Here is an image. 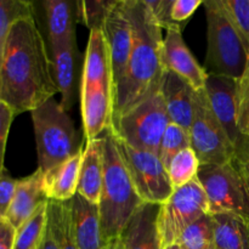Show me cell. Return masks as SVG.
<instances>
[{"label": "cell", "mask_w": 249, "mask_h": 249, "mask_svg": "<svg viewBox=\"0 0 249 249\" xmlns=\"http://www.w3.org/2000/svg\"><path fill=\"white\" fill-rule=\"evenodd\" d=\"M0 78V100L15 116L32 112L58 94L48 44L36 17L19 19L10 29Z\"/></svg>", "instance_id": "6da1fadb"}, {"label": "cell", "mask_w": 249, "mask_h": 249, "mask_svg": "<svg viewBox=\"0 0 249 249\" xmlns=\"http://www.w3.org/2000/svg\"><path fill=\"white\" fill-rule=\"evenodd\" d=\"M133 27V48L125 73L114 88L113 117L142 100L162 83L163 34L143 0H124Z\"/></svg>", "instance_id": "7a4b0ae2"}, {"label": "cell", "mask_w": 249, "mask_h": 249, "mask_svg": "<svg viewBox=\"0 0 249 249\" xmlns=\"http://www.w3.org/2000/svg\"><path fill=\"white\" fill-rule=\"evenodd\" d=\"M104 140V181L99 202L100 221L107 242L121 237L134 214L143 204L112 131L106 130Z\"/></svg>", "instance_id": "3957f363"}, {"label": "cell", "mask_w": 249, "mask_h": 249, "mask_svg": "<svg viewBox=\"0 0 249 249\" xmlns=\"http://www.w3.org/2000/svg\"><path fill=\"white\" fill-rule=\"evenodd\" d=\"M36 135L38 169L43 174L75 155L83 145L67 112L51 97L31 112Z\"/></svg>", "instance_id": "277c9868"}, {"label": "cell", "mask_w": 249, "mask_h": 249, "mask_svg": "<svg viewBox=\"0 0 249 249\" xmlns=\"http://www.w3.org/2000/svg\"><path fill=\"white\" fill-rule=\"evenodd\" d=\"M203 5L207 17L204 70L208 74L240 79L249 58L247 48L229 18L221 0H204Z\"/></svg>", "instance_id": "5b68a950"}, {"label": "cell", "mask_w": 249, "mask_h": 249, "mask_svg": "<svg viewBox=\"0 0 249 249\" xmlns=\"http://www.w3.org/2000/svg\"><path fill=\"white\" fill-rule=\"evenodd\" d=\"M160 85L162 83L142 100L113 117V123L109 128L119 140L139 150L157 155H160V141L170 122Z\"/></svg>", "instance_id": "8992f818"}, {"label": "cell", "mask_w": 249, "mask_h": 249, "mask_svg": "<svg viewBox=\"0 0 249 249\" xmlns=\"http://www.w3.org/2000/svg\"><path fill=\"white\" fill-rule=\"evenodd\" d=\"M191 147L201 165H221L235 160V148L212 109L206 90H197L190 128Z\"/></svg>", "instance_id": "52a82bcc"}, {"label": "cell", "mask_w": 249, "mask_h": 249, "mask_svg": "<svg viewBox=\"0 0 249 249\" xmlns=\"http://www.w3.org/2000/svg\"><path fill=\"white\" fill-rule=\"evenodd\" d=\"M209 202V214L233 213L249 218V187L233 162L201 165L197 174Z\"/></svg>", "instance_id": "ba28073f"}, {"label": "cell", "mask_w": 249, "mask_h": 249, "mask_svg": "<svg viewBox=\"0 0 249 249\" xmlns=\"http://www.w3.org/2000/svg\"><path fill=\"white\" fill-rule=\"evenodd\" d=\"M209 214V202L198 179L175 189L160 207L158 230L163 247L177 245L182 231Z\"/></svg>", "instance_id": "9c48e42d"}, {"label": "cell", "mask_w": 249, "mask_h": 249, "mask_svg": "<svg viewBox=\"0 0 249 249\" xmlns=\"http://www.w3.org/2000/svg\"><path fill=\"white\" fill-rule=\"evenodd\" d=\"M114 139L143 203L157 206L164 203L172 196L174 189L160 155L133 147L116 136Z\"/></svg>", "instance_id": "30bf717a"}, {"label": "cell", "mask_w": 249, "mask_h": 249, "mask_svg": "<svg viewBox=\"0 0 249 249\" xmlns=\"http://www.w3.org/2000/svg\"><path fill=\"white\" fill-rule=\"evenodd\" d=\"M204 90L214 114L232 142L235 160H237L247 151L249 136H246L238 126L236 80L223 75L208 74Z\"/></svg>", "instance_id": "8fae6325"}, {"label": "cell", "mask_w": 249, "mask_h": 249, "mask_svg": "<svg viewBox=\"0 0 249 249\" xmlns=\"http://www.w3.org/2000/svg\"><path fill=\"white\" fill-rule=\"evenodd\" d=\"M53 67V77L61 95L60 105L66 112L75 102L77 92H80L82 83V55L78 49L77 38L57 45H48Z\"/></svg>", "instance_id": "7c38bea8"}, {"label": "cell", "mask_w": 249, "mask_h": 249, "mask_svg": "<svg viewBox=\"0 0 249 249\" xmlns=\"http://www.w3.org/2000/svg\"><path fill=\"white\" fill-rule=\"evenodd\" d=\"M105 36L112 60L114 88L123 78L133 48V27L124 0H116L104 23Z\"/></svg>", "instance_id": "4fadbf2b"}, {"label": "cell", "mask_w": 249, "mask_h": 249, "mask_svg": "<svg viewBox=\"0 0 249 249\" xmlns=\"http://www.w3.org/2000/svg\"><path fill=\"white\" fill-rule=\"evenodd\" d=\"M162 61L165 71L184 78L196 91L204 89L208 73L199 65L185 43L181 26H172L165 29Z\"/></svg>", "instance_id": "5bb4252c"}, {"label": "cell", "mask_w": 249, "mask_h": 249, "mask_svg": "<svg viewBox=\"0 0 249 249\" xmlns=\"http://www.w3.org/2000/svg\"><path fill=\"white\" fill-rule=\"evenodd\" d=\"M83 130L87 142L99 139L113 123L114 91L107 87H97L79 92Z\"/></svg>", "instance_id": "9a60e30c"}, {"label": "cell", "mask_w": 249, "mask_h": 249, "mask_svg": "<svg viewBox=\"0 0 249 249\" xmlns=\"http://www.w3.org/2000/svg\"><path fill=\"white\" fill-rule=\"evenodd\" d=\"M97 87L111 88L114 91L111 53L104 31L99 28L90 31L83 60L80 91Z\"/></svg>", "instance_id": "2e32d148"}, {"label": "cell", "mask_w": 249, "mask_h": 249, "mask_svg": "<svg viewBox=\"0 0 249 249\" xmlns=\"http://www.w3.org/2000/svg\"><path fill=\"white\" fill-rule=\"evenodd\" d=\"M72 235L78 249H108L100 221L99 206L90 203L79 195L70 201Z\"/></svg>", "instance_id": "e0dca14e"}, {"label": "cell", "mask_w": 249, "mask_h": 249, "mask_svg": "<svg viewBox=\"0 0 249 249\" xmlns=\"http://www.w3.org/2000/svg\"><path fill=\"white\" fill-rule=\"evenodd\" d=\"M40 6L48 45H57L77 38L75 23L80 21L79 1L45 0Z\"/></svg>", "instance_id": "ac0fdd59"}, {"label": "cell", "mask_w": 249, "mask_h": 249, "mask_svg": "<svg viewBox=\"0 0 249 249\" xmlns=\"http://www.w3.org/2000/svg\"><path fill=\"white\" fill-rule=\"evenodd\" d=\"M169 121L190 133L195 112L196 90L184 78L170 71H164L160 85Z\"/></svg>", "instance_id": "d6986e66"}, {"label": "cell", "mask_w": 249, "mask_h": 249, "mask_svg": "<svg viewBox=\"0 0 249 249\" xmlns=\"http://www.w3.org/2000/svg\"><path fill=\"white\" fill-rule=\"evenodd\" d=\"M157 204L143 203L121 235L124 249H163L158 230Z\"/></svg>", "instance_id": "ffe728a7"}, {"label": "cell", "mask_w": 249, "mask_h": 249, "mask_svg": "<svg viewBox=\"0 0 249 249\" xmlns=\"http://www.w3.org/2000/svg\"><path fill=\"white\" fill-rule=\"evenodd\" d=\"M48 201L44 191V174L36 169L28 177L18 179L6 219L17 230Z\"/></svg>", "instance_id": "44dd1931"}, {"label": "cell", "mask_w": 249, "mask_h": 249, "mask_svg": "<svg viewBox=\"0 0 249 249\" xmlns=\"http://www.w3.org/2000/svg\"><path fill=\"white\" fill-rule=\"evenodd\" d=\"M104 181V140L102 136L89 141L83 151L79 184L77 194L89 201L99 204Z\"/></svg>", "instance_id": "7402d4cb"}, {"label": "cell", "mask_w": 249, "mask_h": 249, "mask_svg": "<svg viewBox=\"0 0 249 249\" xmlns=\"http://www.w3.org/2000/svg\"><path fill=\"white\" fill-rule=\"evenodd\" d=\"M84 146L70 160L44 174V191L49 201L68 202L77 195Z\"/></svg>", "instance_id": "603a6c76"}, {"label": "cell", "mask_w": 249, "mask_h": 249, "mask_svg": "<svg viewBox=\"0 0 249 249\" xmlns=\"http://www.w3.org/2000/svg\"><path fill=\"white\" fill-rule=\"evenodd\" d=\"M214 248L249 249V218L233 213L211 214Z\"/></svg>", "instance_id": "cb8c5ba5"}, {"label": "cell", "mask_w": 249, "mask_h": 249, "mask_svg": "<svg viewBox=\"0 0 249 249\" xmlns=\"http://www.w3.org/2000/svg\"><path fill=\"white\" fill-rule=\"evenodd\" d=\"M49 202V201H48ZM48 202L16 230L14 249H39L48 226Z\"/></svg>", "instance_id": "d4e9b609"}, {"label": "cell", "mask_w": 249, "mask_h": 249, "mask_svg": "<svg viewBox=\"0 0 249 249\" xmlns=\"http://www.w3.org/2000/svg\"><path fill=\"white\" fill-rule=\"evenodd\" d=\"M36 16L34 2L27 0H0V58L11 27L17 21Z\"/></svg>", "instance_id": "484cf974"}, {"label": "cell", "mask_w": 249, "mask_h": 249, "mask_svg": "<svg viewBox=\"0 0 249 249\" xmlns=\"http://www.w3.org/2000/svg\"><path fill=\"white\" fill-rule=\"evenodd\" d=\"M199 167L201 164H199L198 158L192 147H187L180 151L177 156L173 157L169 165L167 167L173 189H179L196 179Z\"/></svg>", "instance_id": "4316f807"}, {"label": "cell", "mask_w": 249, "mask_h": 249, "mask_svg": "<svg viewBox=\"0 0 249 249\" xmlns=\"http://www.w3.org/2000/svg\"><path fill=\"white\" fill-rule=\"evenodd\" d=\"M48 220L55 231L61 249H78L72 235L71 208L68 202H48Z\"/></svg>", "instance_id": "83f0119b"}, {"label": "cell", "mask_w": 249, "mask_h": 249, "mask_svg": "<svg viewBox=\"0 0 249 249\" xmlns=\"http://www.w3.org/2000/svg\"><path fill=\"white\" fill-rule=\"evenodd\" d=\"M177 245L181 249H213L214 230L211 214L202 216L187 226L180 235Z\"/></svg>", "instance_id": "f1b7e54d"}, {"label": "cell", "mask_w": 249, "mask_h": 249, "mask_svg": "<svg viewBox=\"0 0 249 249\" xmlns=\"http://www.w3.org/2000/svg\"><path fill=\"white\" fill-rule=\"evenodd\" d=\"M187 147H191V138L189 131L185 130L182 126L169 122L160 141V157L164 167L167 168L173 157Z\"/></svg>", "instance_id": "f546056e"}, {"label": "cell", "mask_w": 249, "mask_h": 249, "mask_svg": "<svg viewBox=\"0 0 249 249\" xmlns=\"http://www.w3.org/2000/svg\"><path fill=\"white\" fill-rule=\"evenodd\" d=\"M221 4L249 53V0H221Z\"/></svg>", "instance_id": "4dcf8cb0"}, {"label": "cell", "mask_w": 249, "mask_h": 249, "mask_svg": "<svg viewBox=\"0 0 249 249\" xmlns=\"http://www.w3.org/2000/svg\"><path fill=\"white\" fill-rule=\"evenodd\" d=\"M116 1L108 0H85L79 1L80 21L91 31V29L104 28L105 19L108 15L109 10Z\"/></svg>", "instance_id": "1f68e13d"}, {"label": "cell", "mask_w": 249, "mask_h": 249, "mask_svg": "<svg viewBox=\"0 0 249 249\" xmlns=\"http://www.w3.org/2000/svg\"><path fill=\"white\" fill-rule=\"evenodd\" d=\"M236 104L238 126L246 136H249V58L245 72L236 80Z\"/></svg>", "instance_id": "d6a6232c"}, {"label": "cell", "mask_w": 249, "mask_h": 249, "mask_svg": "<svg viewBox=\"0 0 249 249\" xmlns=\"http://www.w3.org/2000/svg\"><path fill=\"white\" fill-rule=\"evenodd\" d=\"M15 113L5 102L0 100V174L5 172V151H6V142L9 138L11 123L15 118Z\"/></svg>", "instance_id": "836d02e7"}, {"label": "cell", "mask_w": 249, "mask_h": 249, "mask_svg": "<svg viewBox=\"0 0 249 249\" xmlns=\"http://www.w3.org/2000/svg\"><path fill=\"white\" fill-rule=\"evenodd\" d=\"M17 184H18V179L10 177L6 170L0 174V220L6 218L15 192H16Z\"/></svg>", "instance_id": "e575fe53"}, {"label": "cell", "mask_w": 249, "mask_h": 249, "mask_svg": "<svg viewBox=\"0 0 249 249\" xmlns=\"http://www.w3.org/2000/svg\"><path fill=\"white\" fill-rule=\"evenodd\" d=\"M203 2V0H173L170 6V18L173 23L182 27V23H185Z\"/></svg>", "instance_id": "d590c367"}, {"label": "cell", "mask_w": 249, "mask_h": 249, "mask_svg": "<svg viewBox=\"0 0 249 249\" xmlns=\"http://www.w3.org/2000/svg\"><path fill=\"white\" fill-rule=\"evenodd\" d=\"M16 229L6 218L0 220V249H14Z\"/></svg>", "instance_id": "8d00e7d4"}, {"label": "cell", "mask_w": 249, "mask_h": 249, "mask_svg": "<svg viewBox=\"0 0 249 249\" xmlns=\"http://www.w3.org/2000/svg\"><path fill=\"white\" fill-rule=\"evenodd\" d=\"M39 249H61L60 241H58L53 229L51 228L49 220H48V226H46V230H45V235H44V238L43 241H41Z\"/></svg>", "instance_id": "74e56055"}, {"label": "cell", "mask_w": 249, "mask_h": 249, "mask_svg": "<svg viewBox=\"0 0 249 249\" xmlns=\"http://www.w3.org/2000/svg\"><path fill=\"white\" fill-rule=\"evenodd\" d=\"M233 164L236 165V168L238 169V172L241 173V175L245 179L246 184L249 187V146L245 153H243L241 157H238L237 160H233Z\"/></svg>", "instance_id": "f35d334b"}, {"label": "cell", "mask_w": 249, "mask_h": 249, "mask_svg": "<svg viewBox=\"0 0 249 249\" xmlns=\"http://www.w3.org/2000/svg\"><path fill=\"white\" fill-rule=\"evenodd\" d=\"M108 249H124V246L123 243H122L121 238H114V240H112L111 242H109V247Z\"/></svg>", "instance_id": "ab89813d"}, {"label": "cell", "mask_w": 249, "mask_h": 249, "mask_svg": "<svg viewBox=\"0 0 249 249\" xmlns=\"http://www.w3.org/2000/svg\"><path fill=\"white\" fill-rule=\"evenodd\" d=\"M163 249H181L179 245H172V246H167V247H163Z\"/></svg>", "instance_id": "60d3db41"}, {"label": "cell", "mask_w": 249, "mask_h": 249, "mask_svg": "<svg viewBox=\"0 0 249 249\" xmlns=\"http://www.w3.org/2000/svg\"><path fill=\"white\" fill-rule=\"evenodd\" d=\"M0 71H1V58H0ZM0 88H1V78H0Z\"/></svg>", "instance_id": "b9f144b4"}, {"label": "cell", "mask_w": 249, "mask_h": 249, "mask_svg": "<svg viewBox=\"0 0 249 249\" xmlns=\"http://www.w3.org/2000/svg\"><path fill=\"white\" fill-rule=\"evenodd\" d=\"M213 249H218V248H213Z\"/></svg>", "instance_id": "7bdbcfd3"}]
</instances>
